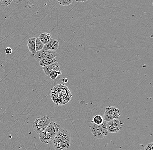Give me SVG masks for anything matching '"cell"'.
<instances>
[{
    "label": "cell",
    "mask_w": 153,
    "mask_h": 150,
    "mask_svg": "<svg viewBox=\"0 0 153 150\" xmlns=\"http://www.w3.org/2000/svg\"><path fill=\"white\" fill-rule=\"evenodd\" d=\"M120 116L121 114L119 109L115 107L109 106L105 107L103 119L107 122L118 119Z\"/></svg>",
    "instance_id": "8992f818"
},
{
    "label": "cell",
    "mask_w": 153,
    "mask_h": 150,
    "mask_svg": "<svg viewBox=\"0 0 153 150\" xmlns=\"http://www.w3.org/2000/svg\"><path fill=\"white\" fill-rule=\"evenodd\" d=\"M57 1L59 4L65 6L70 5L73 1V0H57Z\"/></svg>",
    "instance_id": "2e32d148"
},
{
    "label": "cell",
    "mask_w": 153,
    "mask_h": 150,
    "mask_svg": "<svg viewBox=\"0 0 153 150\" xmlns=\"http://www.w3.org/2000/svg\"><path fill=\"white\" fill-rule=\"evenodd\" d=\"M60 129V125L58 122L56 121L51 122L46 129L40 134L39 141L45 143H50L53 141Z\"/></svg>",
    "instance_id": "3957f363"
},
{
    "label": "cell",
    "mask_w": 153,
    "mask_h": 150,
    "mask_svg": "<svg viewBox=\"0 0 153 150\" xmlns=\"http://www.w3.org/2000/svg\"><path fill=\"white\" fill-rule=\"evenodd\" d=\"M51 97L53 102L57 105H63L70 100L72 95L66 86L59 84L51 89Z\"/></svg>",
    "instance_id": "6da1fadb"
},
{
    "label": "cell",
    "mask_w": 153,
    "mask_h": 150,
    "mask_svg": "<svg viewBox=\"0 0 153 150\" xmlns=\"http://www.w3.org/2000/svg\"><path fill=\"white\" fill-rule=\"evenodd\" d=\"M5 52L7 54H11L12 53V50L10 47H7L5 49Z\"/></svg>",
    "instance_id": "ffe728a7"
},
{
    "label": "cell",
    "mask_w": 153,
    "mask_h": 150,
    "mask_svg": "<svg viewBox=\"0 0 153 150\" xmlns=\"http://www.w3.org/2000/svg\"><path fill=\"white\" fill-rule=\"evenodd\" d=\"M59 47V41L56 39L51 38V41L47 44L44 45L43 49L55 51L58 49Z\"/></svg>",
    "instance_id": "9c48e42d"
},
{
    "label": "cell",
    "mask_w": 153,
    "mask_h": 150,
    "mask_svg": "<svg viewBox=\"0 0 153 150\" xmlns=\"http://www.w3.org/2000/svg\"><path fill=\"white\" fill-rule=\"evenodd\" d=\"M42 69L43 72H44L46 76H49L50 73L53 70H56V71H59L60 69V66L59 64L57 62H55L52 64L50 65L47 66L43 67Z\"/></svg>",
    "instance_id": "30bf717a"
},
{
    "label": "cell",
    "mask_w": 153,
    "mask_h": 150,
    "mask_svg": "<svg viewBox=\"0 0 153 150\" xmlns=\"http://www.w3.org/2000/svg\"><path fill=\"white\" fill-rule=\"evenodd\" d=\"M51 119L48 116H42L36 118L33 124V128L37 134H41L51 123Z\"/></svg>",
    "instance_id": "5b68a950"
},
{
    "label": "cell",
    "mask_w": 153,
    "mask_h": 150,
    "mask_svg": "<svg viewBox=\"0 0 153 150\" xmlns=\"http://www.w3.org/2000/svg\"><path fill=\"white\" fill-rule=\"evenodd\" d=\"M58 71H56V70H53L50 73L49 76L51 79L55 80L59 76Z\"/></svg>",
    "instance_id": "ac0fdd59"
},
{
    "label": "cell",
    "mask_w": 153,
    "mask_h": 150,
    "mask_svg": "<svg viewBox=\"0 0 153 150\" xmlns=\"http://www.w3.org/2000/svg\"><path fill=\"white\" fill-rule=\"evenodd\" d=\"M23 0H13L14 2L16 3H19L21 2Z\"/></svg>",
    "instance_id": "7402d4cb"
},
{
    "label": "cell",
    "mask_w": 153,
    "mask_h": 150,
    "mask_svg": "<svg viewBox=\"0 0 153 150\" xmlns=\"http://www.w3.org/2000/svg\"><path fill=\"white\" fill-rule=\"evenodd\" d=\"M70 141V132L66 129H62L59 130L52 141L55 150H69Z\"/></svg>",
    "instance_id": "7a4b0ae2"
},
{
    "label": "cell",
    "mask_w": 153,
    "mask_h": 150,
    "mask_svg": "<svg viewBox=\"0 0 153 150\" xmlns=\"http://www.w3.org/2000/svg\"><path fill=\"white\" fill-rule=\"evenodd\" d=\"M57 54L56 51L42 49L36 53L34 58L37 61H40L44 59L47 58H56Z\"/></svg>",
    "instance_id": "52a82bcc"
},
{
    "label": "cell",
    "mask_w": 153,
    "mask_h": 150,
    "mask_svg": "<svg viewBox=\"0 0 153 150\" xmlns=\"http://www.w3.org/2000/svg\"><path fill=\"white\" fill-rule=\"evenodd\" d=\"M107 121L104 120L100 125H96L91 123L90 126V130L94 138L103 139L108 134L109 132L107 129Z\"/></svg>",
    "instance_id": "277c9868"
},
{
    "label": "cell",
    "mask_w": 153,
    "mask_h": 150,
    "mask_svg": "<svg viewBox=\"0 0 153 150\" xmlns=\"http://www.w3.org/2000/svg\"><path fill=\"white\" fill-rule=\"evenodd\" d=\"M36 38L35 37H31L27 41V44L28 49L30 52L34 55L36 53L35 49Z\"/></svg>",
    "instance_id": "8fae6325"
},
{
    "label": "cell",
    "mask_w": 153,
    "mask_h": 150,
    "mask_svg": "<svg viewBox=\"0 0 153 150\" xmlns=\"http://www.w3.org/2000/svg\"><path fill=\"white\" fill-rule=\"evenodd\" d=\"M88 0H75L76 1L78 2H85Z\"/></svg>",
    "instance_id": "603a6c76"
},
{
    "label": "cell",
    "mask_w": 153,
    "mask_h": 150,
    "mask_svg": "<svg viewBox=\"0 0 153 150\" xmlns=\"http://www.w3.org/2000/svg\"><path fill=\"white\" fill-rule=\"evenodd\" d=\"M13 0H0V6L1 7H6L10 5Z\"/></svg>",
    "instance_id": "e0dca14e"
},
{
    "label": "cell",
    "mask_w": 153,
    "mask_h": 150,
    "mask_svg": "<svg viewBox=\"0 0 153 150\" xmlns=\"http://www.w3.org/2000/svg\"><path fill=\"white\" fill-rule=\"evenodd\" d=\"M144 150H153V143L147 144L145 147Z\"/></svg>",
    "instance_id": "d6986e66"
},
{
    "label": "cell",
    "mask_w": 153,
    "mask_h": 150,
    "mask_svg": "<svg viewBox=\"0 0 153 150\" xmlns=\"http://www.w3.org/2000/svg\"><path fill=\"white\" fill-rule=\"evenodd\" d=\"M124 124L118 119H114L107 122V129L109 133H118L122 129Z\"/></svg>",
    "instance_id": "ba28073f"
},
{
    "label": "cell",
    "mask_w": 153,
    "mask_h": 150,
    "mask_svg": "<svg viewBox=\"0 0 153 150\" xmlns=\"http://www.w3.org/2000/svg\"><path fill=\"white\" fill-rule=\"evenodd\" d=\"M56 62L57 59L56 58H45L39 61V65L40 66L43 67L50 65Z\"/></svg>",
    "instance_id": "7c38bea8"
},
{
    "label": "cell",
    "mask_w": 153,
    "mask_h": 150,
    "mask_svg": "<svg viewBox=\"0 0 153 150\" xmlns=\"http://www.w3.org/2000/svg\"><path fill=\"white\" fill-rule=\"evenodd\" d=\"M51 35L50 33H44L41 34L39 35L38 38L44 44V45H45L46 44H47L51 39Z\"/></svg>",
    "instance_id": "4fadbf2b"
},
{
    "label": "cell",
    "mask_w": 153,
    "mask_h": 150,
    "mask_svg": "<svg viewBox=\"0 0 153 150\" xmlns=\"http://www.w3.org/2000/svg\"></svg>",
    "instance_id": "cb8c5ba5"
},
{
    "label": "cell",
    "mask_w": 153,
    "mask_h": 150,
    "mask_svg": "<svg viewBox=\"0 0 153 150\" xmlns=\"http://www.w3.org/2000/svg\"><path fill=\"white\" fill-rule=\"evenodd\" d=\"M62 82L64 83H67L68 81V79L67 78H63L62 79Z\"/></svg>",
    "instance_id": "44dd1931"
},
{
    "label": "cell",
    "mask_w": 153,
    "mask_h": 150,
    "mask_svg": "<svg viewBox=\"0 0 153 150\" xmlns=\"http://www.w3.org/2000/svg\"><path fill=\"white\" fill-rule=\"evenodd\" d=\"M44 46V44L41 41L39 38H36L35 49L36 52L43 49Z\"/></svg>",
    "instance_id": "9a60e30c"
},
{
    "label": "cell",
    "mask_w": 153,
    "mask_h": 150,
    "mask_svg": "<svg viewBox=\"0 0 153 150\" xmlns=\"http://www.w3.org/2000/svg\"><path fill=\"white\" fill-rule=\"evenodd\" d=\"M104 121L103 118L100 115H97L94 116L92 118L91 123H94L96 125H100L102 124Z\"/></svg>",
    "instance_id": "5bb4252c"
}]
</instances>
